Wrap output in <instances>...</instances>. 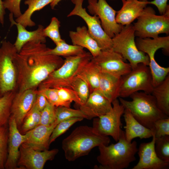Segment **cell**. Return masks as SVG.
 Instances as JSON below:
<instances>
[{"instance_id": "obj_42", "label": "cell", "mask_w": 169, "mask_h": 169, "mask_svg": "<svg viewBox=\"0 0 169 169\" xmlns=\"http://www.w3.org/2000/svg\"><path fill=\"white\" fill-rule=\"evenodd\" d=\"M21 0H4L3 5L5 9L9 10L14 17L17 18L22 14L20 4Z\"/></svg>"}, {"instance_id": "obj_41", "label": "cell", "mask_w": 169, "mask_h": 169, "mask_svg": "<svg viewBox=\"0 0 169 169\" xmlns=\"http://www.w3.org/2000/svg\"><path fill=\"white\" fill-rule=\"evenodd\" d=\"M154 130L156 137L169 135V117L159 119L155 121Z\"/></svg>"}, {"instance_id": "obj_44", "label": "cell", "mask_w": 169, "mask_h": 169, "mask_svg": "<svg viewBox=\"0 0 169 169\" xmlns=\"http://www.w3.org/2000/svg\"><path fill=\"white\" fill-rule=\"evenodd\" d=\"M49 103L44 95L41 94H37L35 103L40 112L44 109Z\"/></svg>"}, {"instance_id": "obj_15", "label": "cell", "mask_w": 169, "mask_h": 169, "mask_svg": "<svg viewBox=\"0 0 169 169\" xmlns=\"http://www.w3.org/2000/svg\"><path fill=\"white\" fill-rule=\"evenodd\" d=\"M58 152L57 149L39 151L22 144L19 147L18 169H43L46 162L54 159Z\"/></svg>"}, {"instance_id": "obj_45", "label": "cell", "mask_w": 169, "mask_h": 169, "mask_svg": "<svg viewBox=\"0 0 169 169\" xmlns=\"http://www.w3.org/2000/svg\"><path fill=\"white\" fill-rule=\"evenodd\" d=\"M5 14V9L3 6V1L0 0V23L3 26L4 24Z\"/></svg>"}, {"instance_id": "obj_31", "label": "cell", "mask_w": 169, "mask_h": 169, "mask_svg": "<svg viewBox=\"0 0 169 169\" xmlns=\"http://www.w3.org/2000/svg\"><path fill=\"white\" fill-rule=\"evenodd\" d=\"M41 112L36 105H34L25 117L19 129L20 132L24 134L39 125L40 122Z\"/></svg>"}, {"instance_id": "obj_27", "label": "cell", "mask_w": 169, "mask_h": 169, "mask_svg": "<svg viewBox=\"0 0 169 169\" xmlns=\"http://www.w3.org/2000/svg\"><path fill=\"white\" fill-rule=\"evenodd\" d=\"M54 0H26L24 4L28 6L27 9L20 16L17 18L15 21L22 25L25 28L32 27L35 23L31 19L32 14L35 12L40 10L46 5L50 4Z\"/></svg>"}, {"instance_id": "obj_38", "label": "cell", "mask_w": 169, "mask_h": 169, "mask_svg": "<svg viewBox=\"0 0 169 169\" xmlns=\"http://www.w3.org/2000/svg\"><path fill=\"white\" fill-rule=\"evenodd\" d=\"M60 24L59 21L57 18L53 17L49 24L43 30L44 36L50 38L55 44L63 39L61 38L59 30Z\"/></svg>"}, {"instance_id": "obj_32", "label": "cell", "mask_w": 169, "mask_h": 169, "mask_svg": "<svg viewBox=\"0 0 169 169\" xmlns=\"http://www.w3.org/2000/svg\"><path fill=\"white\" fill-rule=\"evenodd\" d=\"M83 118L75 117L67 119L59 123L54 128L49 140L50 145L56 139L65 133L73 125L77 122L81 121Z\"/></svg>"}, {"instance_id": "obj_40", "label": "cell", "mask_w": 169, "mask_h": 169, "mask_svg": "<svg viewBox=\"0 0 169 169\" xmlns=\"http://www.w3.org/2000/svg\"><path fill=\"white\" fill-rule=\"evenodd\" d=\"M56 107L49 102L41 112L40 122L39 125L47 126L51 125L56 120Z\"/></svg>"}, {"instance_id": "obj_20", "label": "cell", "mask_w": 169, "mask_h": 169, "mask_svg": "<svg viewBox=\"0 0 169 169\" xmlns=\"http://www.w3.org/2000/svg\"><path fill=\"white\" fill-rule=\"evenodd\" d=\"M122 5L117 11L116 21L123 26L131 24L149 4L147 0H121Z\"/></svg>"}, {"instance_id": "obj_39", "label": "cell", "mask_w": 169, "mask_h": 169, "mask_svg": "<svg viewBox=\"0 0 169 169\" xmlns=\"http://www.w3.org/2000/svg\"><path fill=\"white\" fill-rule=\"evenodd\" d=\"M58 96L62 101L71 103L74 102L79 105L82 103L77 93L73 89L68 87H59L56 88Z\"/></svg>"}, {"instance_id": "obj_6", "label": "cell", "mask_w": 169, "mask_h": 169, "mask_svg": "<svg viewBox=\"0 0 169 169\" xmlns=\"http://www.w3.org/2000/svg\"><path fill=\"white\" fill-rule=\"evenodd\" d=\"M135 37L133 25L131 24L123 26L120 32L112 38V49L128 60L132 69L140 63L149 66L150 63L147 55L138 49Z\"/></svg>"}, {"instance_id": "obj_21", "label": "cell", "mask_w": 169, "mask_h": 169, "mask_svg": "<svg viewBox=\"0 0 169 169\" xmlns=\"http://www.w3.org/2000/svg\"><path fill=\"white\" fill-rule=\"evenodd\" d=\"M57 124L55 122L49 126L39 125L29 131V135L22 144L35 150L42 151L48 150L49 140L52 133Z\"/></svg>"}, {"instance_id": "obj_11", "label": "cell", "mask_w": 169, "mask_h": 169, "mask_svg": "<svg viewBox=\"0 0 169 169\" xmlns=\"http://www.w3.org/2000/svg\"><path fill=\"white\" fill-rule=\"evenodd\" d=\"M83 1L84 0H71L74 6L67 17L77 16L80 17L86 23L89 33L96 42L101 51L112 49V38L103 29L99 17L90 15L85 8H83Z\"/></svg>"}, {"instance_id": "obj_9", "label": "cell", "mask_w": 169, "mask_h": 169, "mask_svg": "<svg viewBox=\"0 0 169 169\" xmlns=\"http://www.w3.org/2000/svg\"><path fill=\"white\" fill-rule=\"evenodd\" d=\"M18 53L10 41L2 42L0 46V98L8 92L16 90L17 75L14 59Z\"/></svg>"}, {"instance_id": "obj_29", "label": "cell", "mask_w": 169, "mask_h": 169, "mask_svg": "<svg viewBox=\"0 0 169 169\" xmlns=\"http://www.w3.org/2000/svg\"><path fill=\"white\" fill-rule=\"evenodd\" d=\"M56 45V47L54 49L48 48L45 51V54L65 58L81 54L86 52L84 50L83 47L77 45L68 44L63 39Z\"/></svg>"}, {"instance_id": "obj_23", "label": "cell", "mask_w": 169, "mask_h": 169, "mask_svg": "<svg viewBox=\"0 0 169 169\" xmlns=\"http://www.w3.org/2000/svg\"><path fill=\"white\" fill-rule=\"evenodd\" d=\"M125 123V135L126 141L132 142L134 139L149 138L155 134L154 130L147 128L139 123L132 115L130 111L125 109L123 114Z\"/></svg>"}, {"instance_id": "obj_26", "label": "cell", "mask_w": 169, "mask_h": 169, "mask_svg": "<svg viewBox=\"0 0 169 169\" xmlns=\"http://www.w3.org/2000/svg\"><path fill=\"white\" fill-rule=\"evenodd\" d=\"M100 72L91 59L83 65L77 76L86 82L90 93L94 91L98 90Z\"/></svg>"}, {"instance_id": "obj_7", "label": "cell", "mask_w": 169, "mask_h": 169, "mask_svg": "<svg viewBox=\"0 0 169 169\" xmlns=\"http://www.w3.org/2000/svg\"><path fill=\"white\" fill-rule=\"evenodd\" d=\"M137 19L133 25L138 38H154L161 33H169V7L164 14L158 15L152 8L146 7Z\"/></svg>"}, {"instance_id": "obj_37", "label": "cell", "mask_w": 169, "mask_h": 169, "mask_svg": "<svg viewBox=\"0 0 169 169\" xmlns=\"http://www.w3.org/2000/svg\"><path fill=\"white\" fill-rule=\"evenodd\" d=\"M8 125L0 127V169H5L8 155Z\"/></svg>"}, {"instance_id": "obj_30", "label": "cell", "mask_w": 169, "mask_h": 169, "mask_svg": "<svg viewBox=\"0 0 169 169\" xmlns=\"http://www.w3.org/2000/svg\"><path fill=\"white\" fill-rule=\"evenodd\" d=\"M16 92V90L10 91L0 98V127L8 125L11 105Z\"/></svg>"}, {"instance_id": "obj_14", "label": "cell", "mask_w": 169, "mask_h": 169, "mask_svg": "<svg viewBox=\"0 0 169 169\" xmlns=\"http://www.w3.org/2000/svg\"><path fill=\"white\" fill-rule=\"evenodd\" d=\"M88 11L99 17L103 29L110 38L120 32L123 26L117 23V11L105 0H88Z\"/></svg>"}, {"instance_id": "obj_4", "label": "cell", "mask_w": 169, "mask_h": 169, "mask_svg": "<svg viewBox=\"0 0 169 169\" xmlns=\"http://www.w3.org/2000/svg\"><path fill=\"white\" fill-rule=\"evenodd\" d=\"M129 97L131 99V101L119 97L120 103L125 109L130 111L136 119L146 127L154 131L155 121L169 117L158 108L155 99L151 94L137 91Z\"/></svg>"}, {"instance_id": "obj_2", "label": "cell", "mask_w": 169, "mask_h": 169, "mask_svg": "<svg viewBox=\"0 0 169 169\" xmlns=\"http://www.w3.org/2000/svg\"><path fill=\"white\" fill-rule=\"evenodd\" d=\"M110 142L108 136L100 134L93 127L80 125L63 140L62 148L66 159L72 161L88 155L95 147Z\"/></svg>"}, {"instance_id": "obj_17", "label": "cell", "mask_w": 169, "mask_h": 169, "mask_svg": "<svg viewBox=\"0 0 169 169\" xmlns=\"http://www.w3.org/2000/svg\"><path fill=\"white\" fill-rule=\"evenodd\" d=\"M152 137L151 141L140 144L137 152L139 161L132 169H165L169 167V162L161 159L157 156L155 148V134Z\"/></svg>"}, {"instance_id": "obj_13", "label": "cell", "mask_w": 169, "mask_h": 169, "mask_svg": "<svg viewBox=\"0 0 169 169\" xmlns=\"http://www.w3.org/2000/svg\"><path fill=\"white\" fill-rule=\"evenodd\" d=\"M91 60L101 72L117 77H121L132 70L129 64L119 54L112 49L101 51L100 54Z\"/></svg>"}, {"instance_id": "obj_46", "label": "cell", "mask_w": 169, "mask_h": 169, "mask_svg": "<svg viewBox=\"0 0 169 169\" xmlns=\"http://www.w3.org/2000/svg\"><path fill=\"white\" fill-rule=\"evenodd\" d=\"M62 0H54L50 4L51 8L54 9L55 6Z\"/></svg>"}, {"instance_id": "obj_36", "label": "cell", "mask_w": 169, "mask_h": 169, "mask_svg": "<svg viewBox=\"0 0 169 169\" xmlns=\"http://www.w3.org/2000/svg\"><path fill=\"white\" fill-rule=\"evenodd\" d=\"M155 148L160 158L169 162V135L155 137Z\"/></svg>"}, {"instance_id": "obj_3", "label": "cell", "mask_w": 169, "mask_h": 169, "mask_svg": "<svg viewBox=\"0 0 169 169\" xmlns=\"http://www.w3.org/2000/svg\"><path fill=\"white\" fill-rule=\"evenodd\" d=\"M98 149L97 160L100 164L95 168L98 169H123L136 160L138 148L136 141L130 143L126 140L124 131L121 130L119 139L115 144L101 145Z\"/></svg>"}, {"instance_id": "obj_34", "label": "cell", "mask_w": 169, "mask_h": 169, "mask_svg": "<svg viewBox=\"0 0 169 169\" xmlns=\"http://www.w3.org/2000/svg\"><path fill=\"white\" fill-rule=\"evenodd\" d=\"M70 88L76 92L82 105L84 104L90 94V89L86 82L81 78L77 76L72 81Z\"/></svg>"}, {"instance_id": "obj_16", "label": "cell", "mask_w": 169, "mask_h": 169, "mask_svg": "<svg viewBox=\"0 0 169 169\" xmlns=\"http://www.w3.org/2000/svg\"><path fill=\"white\" fill-rule=\"evenodd\" d=\"M8 155L5 169H18L19 147L29 135V131L24 134L19 131L15 119L10 116L8 122Z\"/></svg>"}, {"instance_id": "obj_8", "label": "cell", "mask_w": 169, "mask_h": 169, "mask_svg": "<svg viewBox=\"0 0 169 169\" xmlns=\"http://www.w3.org/2000/svg\"><path fill=\"white\" fill-rule=\"evenodd\" d=\"M136 44L139 50L148 56L149 67L151 72L153 86H156L169 74V67H164L159 65L155 60V55L159 49H163L167 54L169 52V36L151 39L150 38H137Z\"/></svg>"}, {"instance_id": "obj_10", "label": "cell", "mask_w": 169, "mask_h": 169, "mask_svg": "<svg viewBox=\"0 0 169 169\" xmlns=\"http://www.w3.org/2000/svg\"><path fill=\"white\" fill-rule=\"evenodd\" d=\"M154 88L149 67L140 63L128 74L122 77L119 97L126 98L139 91L151 94Z\"/></svg>"}, {"instance_id": "obj_47", "label": "cell", "mask_w": 169, "mask_h": 169, "mask_svg": "<svg viewBox=\"0 0 169 169\" xmlns=\"http://www.w3.org/2000/svg\"><path fill=\"white\" fill-rule=\"evenodd\" d=\"M1 38V36H0V39Z\"/></svg>"}, {"instance_id": "obj_12", "label": "cell", "mask_w": 169, "mask_h": 169, "mask_svg": "<svg viewBox=\"0 0 169 169\" xmlns=\"http://www.w3.org/2000/svg\"><path fill=\"white\" fill-rule=\"evenodd\" d=\"M112 104V108L109 112L94 118L93 127L100 134L110 136L117 142L122 130L121 118L125 108L118 99L113 101Z\"/></svg>"}, {"instance_id": "obj_1", "label": "cell", "mask_w": 169, "mask_h": 169, "mask_svg": "<svg viewBox=\"0 0 169 169\" xmlns=\"http://www.w3.org/2000/svg\"><path fill=\"white\" fill-rule=\"evenodd\" d=\"M45 43L32 41L25 44L15 55L17 92L37 89L53 71L63 64L61 57L45 54Z\"/></svg>"}, {"instance_id": "obj_33", "label": "cell", "mask_w": 169, "mask_h": 169, "mask_svg": "<svg viewBox=\"0 0 169 169\" xmlns=\"http://www.w3.org/2000/svg\"><path fill=\"white\" fill-rule=\"evenodd\" d=\"M44 95L49 102L56 107L64 106L70 107L71 103L62 101L59 97L56 89L54 88H42L37 89V94Z\"/></svg>"}, {"instance_id": "obj_24", "label": "cell", "mask_w": 169, "mask_h": 169, "mask_svg": "<svg viewBox=\"0 0 169 169\" xmlns=\"http://www.w3.org/2000/svg\"><path fill=\"white\" fill-rule=\"evenodd\" d=\"M69 35L73 45L87 49L92 57L97 56L101 51L96 42L89 33L85 26H78L75 31H70Z\"/></svg>"}, {"instance_id": "obj_18", "label": "cell", "mask_w": 169, "mask_h": 169, "mask_svg": "<svg viewBox=\"0 0 169 169\" xmlns=\"http://www.w3.org/2000/svg\"><path fill=\"white\" fill-rule=\"evenodd\" d=\"M37 95V89L16 92L11 105V116L15 119L19 129L25 117L34 105Z\"/></svg>"}, {"instance_id": "obj_43", "label": "cell", "mask_w": 169, "mask_h": 169, "mask_svg": "<svg viewBox=\"0 0 169 169\" xmlns=\"http://www.w3.org/2000/svg\"><path fill=\"white\" fill-rule=\"evenodd\" d=\"M168 0H153L149 1L148 4L155 6L159 13L162 15L165 13L167 8L169 7L167 2Z\"/></svg>"}, {"instance_id": "obj_35", "label": "cell", "mask_w": 169, "mask_h": 169, "mask_svg": "<svg viewBox=\"0 0 169 169\" xmlns=\"http://www.w3.org/2000/svg\"><path fill=\"white\" fill-rule=\"evenodd\" d=\"M56 119L57 124L64 120L72 117H81L86 119V116L80 109H74L64 106L56 108Z\"/></svg>"}, {"instance_id": "obj_19", "label": "cell", "mask_w": 169, "mask_h": 169, "mask_svg": "<svg viewBox=\"0 0 169 169\" xmlns=\"http://www.w3.org/2000/svg\"><path fill=\"white\" fill-rule=\"evenodd\" d=\"M112 103L98 90L91 93L86 102L79 105V108L91 120L109 112L112 109Z\"/></svg>"}, {"instance_id": "obj_25", "label": "cell", "mask_w": 169, "mask_h": 169, "mask_svg": "<svg viewBox=\"0 0 169 169\" xmlns=\"http://www.w3.org/2000/svg\"><path fill=\"white\" fill-rule=\"evenodd\" d=\"M121 78L100 72L98 90L111 103L119 97Z\"/></svg>"}, {"instance_id": "obj_5", "label": "cell", "mask_w": 169, "mask_h": 169, "mask_svg": "<svg viewBox=\"0 0 169 169\" xmlns=\"http://www.w3.org/2000/svg\"><path fill=\"white\" fill-rule=\"evenodd\" d=\"M92 58L89 52L65 57L61 66L52 72L38 85V88H70L72 81L77 76L82 66Z\"/></svg>"}, {"instance_id": "obj_28", "label": "cell", "mask_w": 169, "mask_h": 169, "mask_svg": "<svg viewBox=\"0 0 169 169\" xmlns=\"http://www.w3.org/2000/svg\"><path fill=\"white\" fill-rule=\"evenodd\" d=\"M155 97L160 110L169 116V75L161 83L154 87L151 94Z\"/></svg>"}, {"instance_id": "obj_22", "label": "cell", "mask_w": 169, "mask_h": 169, "mask_svg": "<svg viewBox=\"0 0 169 169\" xmlns=\"http://www.w3.org/2000/svg\"><path fill=\"white\" fill-rule=\"evenodd\" d=\"M9 19L11 26L15 25L18 30V35L14 45L18 52L21 50L23 45L28 42L32 41H39L43 43L46 42V37L44 36L43 30L44 27L39 25L37 29L33 31H28L20 23L16 22L13 19V14L10 13Z\"/></svg>"}]
</instances>
